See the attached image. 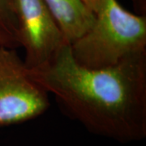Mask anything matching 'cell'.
Instances as JSON below:
<instances>
[{
    "instance_id": "cell-1",
    "label": "cell",
    "mask_w": 146,
    "mask_h": 146,
    "mask_svg": "<svg viewBox=\"0 0 146 146\" xmlns=\"http://www.w3.org/2000/svg\"><path fill=\"white\" fill-rule=\"evenodd\" d=\"M29 73L54 95L64 115L89 132L122 144L146 137V51L94 69L76 63L66 44L52 61Z\"/></svg>"
},
{
    "instance_id": "cell-6",
    "label": "cell",
    "mask_w": 146,
    "mask_h": 146,
    "mask_svg": "<svg viewBox=\"0 0 146 146\" xmlns=\"http://www.w3.org/2000/svg\"><path fill=\"white\" fill-rule=\"evenodd\" d=\"M0 46L21 47L13 0H0Z\"/></svg>"
},
{
    "instance_id": "cell-2",
    "label": "cell",
    "mask_w": 146,
    "mask_h": 146,
    "mask_svg": "<svg viewBox=\"0 0 146 146\" xmlns=\"http://www.w3.org/2000/svg\"><path fill=\"white\" fill-rule=\"evenodd\" d=\"M93 25L70 45L76 62L88 68L114 66L146 51V17L125 10L118 0H98Z\"/></svg>"
},
{
    "instance_id": "cell-4",
    "label": "cell",
    "mask_w": 146,
    "mask_h": 146,
    "mask_svg": "<svg viewBox=\"0 0 146 146\" xmlns=\"http://www.w3.org/2000/svg\"><path fill=\"white\" fill-rule=\"evenodd\" d=\"M24 62L29 69L46 65L69 44L43 0H13Z\"/></svg>"
},
{
    "instance_id": "cell-5",
    "label": "cell",
    "mask_w": 146,
    "mask_h": 146,
    "mask_svg": "<svg viewBox=\"0 0 146 146\" xmlns=\"http://www.w3.org/2000/svg\"><path fill=\"white\" fill-rule=\"evenodd\" d=\"M71 45L93 25L94 11L83 0H43Z\"/></svg>"
},
{
    "instance_id": "cell-3",
    "label": "cell",
    "mask_w": 146,
    "mask_h": 146,
    "mask_svg": "<svg viewBox=\"0 0 146 146\" xmlns=\"http://www.w3.org/2000/svg\"><path fill=\"white\" fill-rule=\"evenodd\" d=\"M49 107L48 93L32 78L16 49L0 46V128L34 119Z\"/></svg>"
},
{
    "instance_id": "cell-7",
    "label": "cell",
    "mask_w": 146,
    "mask_h": 146,
    "mask_svg": "<svg viewBox=\"0 0 146 146\" xmlns=\"http://www.w3.org/2000/svg\"><path fill=\"white\" fill-rule=\"evenodd\" d=\"M83 1L90 9H92V10L94 11V8H95V6H96L98 0H83Z\"/></svg>"
}]
</instances>
